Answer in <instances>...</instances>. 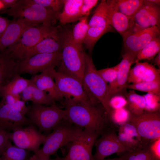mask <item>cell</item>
I'll use <instances>...</instances> for the list:
<instances>
[{"label": "cell", "instance_id": "1", "mask_svg": "<svg viewBox=\"0 0 160 160\" xmlns=\"http://www.w3.org/2000/svg\"><path fill=\"white\" fill-rule=\"evenodd\" d=\"M61 104L66 112L63 119L70 124L93 130L99 136L113 127L100 103L69 98H65Z\"/></svg>", "mask_w": 160, "mask_h": 160}, {"label": "cell", "instance_id": "2", "mask_svg": "<svg viewBox=\"0 0 160 160\" xmlns=\"http://www.w3.org/2000/svg\"><path fill=\"white\" fill-rule=\"evenodd\" d=\"M62 42L61 60L57 71L78 79L83 85L85 52L73 41L71 31L60 33Z\"/></svg>", "mask_w": 160, "mask_h": 160}, {"label": "cell", "instance_id": "3", "mask_svg": "<svg viewBox=\"0 0 160 160\" xmlns=\"http://www.w3.org/2000/svg\"><path fill=\"white\" fill-rule=\"evenodd\" d=\"M82 130V128L63 119L47 135L42 147L31 157L30 160L49 158L60 148L77 139Z\"/></svg>", "mask_w": 160, "mask_h": 160}, {"label": "cell", "instance_id": "4", "mask_svg": "<svg viewBox=\"0 0 160 160\" xmlns=\"http://www.w3.org/2000/svg\"><path fill=\"white\" fill-rule=\"evenodd\" d=\"M57 28L49 23L30 27L23 33L15 44L4 50L16 61H21L25 53L45 38L59 36Z\"/></svg>", "mask_w": 160, "mask_h": 160}, {"label": "cell", "instance_id": "5", "mask_svg": "<svg viewBox=\"0 0 160 160\" xmlns=\"http://www.w3.org/2000/svg\"><path fill=\"white\" fill-rule=\"evenodd\" d=\"M83 87L91 99L97 100L101 104L109 118L113 109L110 104L108 85L98 73L92 59L86 53Z\"/></svg>", "mask_w": 160, "mask_h": 160}, {"label": "cell", "instance_id": "6", "mask_svg": "<svg viewBox=\"0 0 160 160\" xmlns=\"http://www.w3.org/2000/svg\"><path fill=\"white\" fill-rule=\"evenodd\" d=\"M0 13L36 24L55 23L59 19L60 13L46 8L32 0H18L12 7L0 11Z\"/></svg>", "mask_w": 160, "mask_h": 160}, {"label": "cell", "instance_id": "7", "mask_svg": "<svg viewBox=\"0 0 160 160\" xmlns=\"http://www.w3.org/2000/svg\"><path fill=\"white\" fill-rule=\"evenodd\" d=\"M27 114L28 118L38 127L39 131L48 134L62 120L66 112L54 103L48 107L33 103L28 106Z\"/></svg>", "mask_w": 160, "mask_h": 160}, {"label": "cell", "instance_id": "8", "mask_svg": "<svg viewBox=\"0 0 160 160\" xmlns=\"http://www.w3.org/2000/svg\"><path fill=\"white\" fill-rule=\"evenodd\" d=\"M127 121L135 128L141 142L150 143L160 138V111L130 113Z\"/></svg>", "mask_w": 160, "mask_h": 160}, {"label": "cell", "instance_id": "9", "mask_svg": "<svg viewBox=\"0 0 160 160\" xmlns=\"http://www.w3.org/2000/svg\"><path fill=\"white\" fill-rule=\"evenodd\" d=\"M62 51L35 55L23 60L16 62V74H29L34 75L59 65L61 60Z\"/></svg>", "mask_w": 160, "mask_h": 160}, {"label": "cell", "instance_id": "10", "mask_svg": "<svg viewBox=\"0 0 160 160\" xmlns=\"http://www.w3.org/2000/svg\"><path fill=\"white\" fill-rule=\"evenodd\" d=\"M49 71L52 76L60 97L72 98L76 100H90L82 84L77 79L56 71L55 68Z\"/></svg>", "mask_w": 160, "mask_h": 160}, {"label": "cell", "instance_id": "11", "mask_svg": "<svg viewBox=\"0 0 160 160\" xmlns=\"http://www.w3.org/2000/svg\"><path fill=\"white\" fill-rule=\"evenodd\" d=\"M106 1H101L88 23L89 28L84 44L90 51L99 39L111 30L112 26L106 17Z\"/></svg>", "mask_w": 160, "mask_h": 160}, {"label": "cell", "instance_id": "12", "mask_svg": "<svg viewBox=\"0 0 160 160\" xmlns=\"http://www.w3.org/2000/svg\"><path fill=\"white\" fill-rule=\"evenodd\" d=\"M99 136L94 131L84 128L78 137L71 142L66 156L62 160H94L92 151Z\"/></svg>", "mask_w": 160, "mask_h": 160}, {"label": "cell", "instance_id": "13", "mask_svg": "<svg viewBox=\"0 0 160 160\" xmlns=\"http://www.w3.org/2000/svg\"><path fill=\"white\" fill-rule=\"evenodd\" d=\"M47 135L41 134L33 124L25 127L15 129L9 133V140L12 141L16 146L35 153L39 150L40 145L44 142Z\"/></svg>", "mask_w": 160, "mask_h": 160}, {"label": "cell", "instance_id": "14", "mask_svg": "<svg viewBox=\"0 0 160 160\" xmlns=\"http://www.w3.org/2000/svg\"><path fill=\"white\" fill-rule=\"evenodd\" d=\"M154 26L160 28V3L143 0L142 5L130 19L129 30L140 31Z\"/></svg>", "mask_w": 160, "mask_h": 160}, {"label": "cell", "instance_id": "15", "mask_svg": "<svg viewBox=\"0 0 160 160\" xmlns=\"http://www.w3.org/2000/svg\"><path fill=\"white\" fill-rule=\"evenodd\" d=\"M160 36V28L154 26L140 31L128 30L122 36L125 52L136 57L151 40Z\"/></svg>", "mask_w": 160, "mask_h": 160}, {"label": "cell", "instance_id": "16", "mask_svg": "<svg viewBox=\"0 0 160 160\" xmlns=\"http://www.w3.org/2000/svg\"><path fill=\"white\" fill-rule=\"evenodd\" d=\"M101 136L95 143L96 151L93 156L94 160H103L114 153L132 150L121 143L113 127L106 130Z\"/></svg>", "mask_w": 160, "mask_h": 160}, {"label": "cell", "instance_id": "17", "mask_svg": "<svg viewBox=\"0 0 160 160\" xmlns=\"http://www.w3.org/2000/svg\"><path fill=\"white\" fill-rule=\"evenodd\" d=\"M122 57L121 61L118 64V73L116 80L108 85L110 98L116 95H122L126 97L127 93L126 89L129 72L131 65L135 63L136 57L125 52Z\"/></svg>", "mask_w": 160, "mask_h": 160}, {"label": "cell", "instance_id": "18", "mask_svg": "<svg viewBox=\"0 0 160 160\" xmlns=\"http://www.w3.org/2000/svg\"><path fill=\"white\" fill-rule=\"evenodd\" d=\"M30 124L34 125L24 115L8 105L3 104L0 107V128L9 132L15 129Z\"/></svg>", "mask_w": 160, "mask_h": 160}, {"label": "cell", "instance_id": "19", "mask_svg": "<svg viewBox=\"0 0 160 160\" xmlns=\"http://www.w3.org/2000/svg\"><path fill=\"white\" fill-rule=\"evenodd\" d=\"M36 25L38 24L29 23L22 19L17 18L10 21L0 36V52L15 44L26 29Z\"/></svg>", "mask_w": 160, "mask_h": 160}, {"label": "cell", "instance_id": "20", "mask_svg": "<svg viewBox=\"0 0 160 160\" xmlns=\"http://www.w3.org/2000/svg\"><path fill=\"white\" fill-rule=\"evenodd\" d=\"M130 68L128 83H139L160 80V69L148 62H136Z\"/></svg>", "mask_w": 160, "mask_h": 160}, {"label": "cell", "instance_id": "21", "mask_svg": "<svg viewBox=\"0 0 160 160\" xmlns=\"http://www.w3.org/2000/svg\"><path fill=\"white\" fill-rule=\"evenodd\" d=\"M62 49V42L60 33L58 36L48 37L42 39L25 53L22 60L37 54L60 52Z\"/></svg>", "mask_w": 160, "mask_h": 160}, {"label": "cell", "instance_id": "22", "mask_svg": "<svg viewBox=\"0 0 160 160\" xmlns=\"http://www.w3.org/2000/svg\"><path fill=\"white\" fill-rule=\"evenodd\" d=\"M106 17L110 25L122 36L129 28L130 19L118 11L111 0H107Z\"/></svg>", "mask_w": 160, "mask_h": 160}, {"label": "cell", "instance_id": "23", "mask_svg": "<svg viewBox=\"0 0 160 160\" xmlns=\"http://www.w3.org/2000/svg\"><path fill=\"white\" fill-rule=\"evenodd\" d=\"M49 69L39 74L33 75L30 80L37 88L48 92L54 101L61 100L62 98L58 93L53 78Z\"/></svg>", "mask_w": 160, "mask_h": 160}, {"label": "cell", "instance_id": "24", "mask_svg": "<svg viewBox=\"0 0 160 160\" xmlns=\"http://www.w3.org/2000/svg\"><path fill=\"white\" fill-rule=\"evenodd\" d=\"M83 0H63V9L58 19L62 24L75 22L82 17L81 8Z\"/></svg>", "mask_w": 160, "mask_h": 160}, {"label": "cell", "instance_id": "25", "mask_svg": "<svg viewBox=\"0 0 160 160\" xmlns=\"http://www.w3.org/2000/svg\"><path fill=\"white\" fill-rule=\"evenodd\" d=\"M16 63L4 50L0 52V84H6L16 74Z\"/></svg>", "mask_w": 160, "mask_h": 160}, {"label": "cell", "instance_id": "26", "mask_svg": "<svg viewBox=\"0 0 160 160\" xmlns=\"http://www.w3.org/2000/svg\"><path fill=\"white\" fill-rule=\"evenodd\" d=\"M150 144L141 141L140 144L132 150L117 154L121 160H150L155 159L150 151Z\"/></svg>", "mask_w": 160, "mask_h": 160}, {"label": "cell", "instance_id": "27", "mask_svg": "<svg viewBox=\"0 0 160 160\" xmlns=\"http://www.w3.org/2000/svg\"><path fill=\"white\" fill-rule=\"evenodd\" d=\"M114 7L129 19L132 18L140 7L143 0H111Z\"/></svg>", "mask_w": 160, "mask_h": 160}, {"label": "cell", "instance_id": "28", "mask_svg": "<svg viewBox=\"0 0 160 160\" xmlns=\"http://www.w3.org/2000/svg\"><path fill=\"white\" fill-rule=\"evenodd\" d=\"M30 80L16 74L11 80L4 85L2 91L10 94L15 97L20 99V94L29 84Z\"/></svg>", "mask_w": 160, "mask_h": 160}, {"label": "cell", "instance_id": "29", "mask_svg": "<svg viewBox=\"0 0 160 160\" xmlns=\"http://www.w3.org/2000/svg\"><path fill=\"white\" fill-rule=\"evenodd\" d=\"M0 160H30L29 151L12 145L9 140L0 154Z\"/></svg>", "mask_w": 160, "mask_h": 160}, {"label": "cell", "instance_id": "30", "mask_svg": "<svg viewBox=\"0 0 160 160\" xmlns=\"http://www.w3.org/2000/svg\"><path fill=\"white\" fill-rule=\"evenodd\" d=\"M126 97L127 103L125 108L131 114H138L145 110L146 103L143 95H138L131 90L127 92Z\"/></svg>", "mask_w": 160, "mask_h": 160}, {"label": "cell", "instance_id": "31", "mask_svg": "<svg viewBox=\"0 0 160 160\" xmlns=\"http://www.w3.org/2000/svg\"><path fill=\"white\" fill-rule=\"evenodd\" d=\"M160 52V36L151 40L138 53L135 63L142 60H152Z\"/></svg>", "mask_w": 160, "mask_h": 160}, {"label": "cell", "instance_id": "32", "mask_svg": "<svg viewBox=\"0 0 160 160\" xmlns=\"http://www.w3.org/2000/svg\"><path fill=\"white\" fill-rule=\"evenodd\" d=\"M88 16H84L79 20V22L71 31L72 38L73 41L79 47L82 45L89 28L87 22Z\"/></svg>", "mask_w": 160, "mask_h": 160}, {"label": "cell", "instance_id": "33", "mask_svg": "<svg viewBox=\"0 0 160 160\" xmlns=\"http://www.w3.org/2000/svg\"><path fill=\"white\" fill-rule=\"evenodd\" d=\"M1 95L3 97L1 101L2 105H8L15 111L23 115L27 114L28 111V107L26 105L24 101L2 91Z\"/></svg>", "mask_w": 160, "mask_h": 160}, {"label": "cell", "instance_id": "34", "mask_svg": "<svg viewBox=\"0 0 160 160\" xmlns=\"http://www.w3.org/2000/svg\"><path fill=\"white\" fill-rule=\"evenodd\" d=\"M127 89L160 95V80L128 84Z\"/></svg>", "mask_w": 160, "mask_h": 160}, {"label": "cell", "instance_id": "35", "mask_svg": "<svg viewBox=\"0 0 160 160\" xmlns=\"http://www.w3.org/2000/svg\"><path fill=\"white\" fill-rule=\"evenodd\" d=\"M34 85L31 100L33 103L41 105H51L55 102V101L46 92L39 89Z\"/></svg>", "mask_w": 160, "mask_h": 160}, {"label": "cell", "instance_id": "36", "mask_svg": "<svg viewBox=\"0 0 160 160\" xmlns=\"http://www.w3.org/2000/svg\"><path fill=\"white\" fill-rule=\"evenodd\" d=\"M130 113L125 108L117 109H113L109 118L112 123L121 124L127 121Z\"/></svg>", "mask_w": 160, "mask_h": 160}, {"label": "cell", "instance_id": "37", "mask_svg": "<svg viewBox=\"0 0 160 160\" xmlns=\"http://www.w3.org/2000/svg\"><path fill=\"white\" fill-rule=\"evenodd\" d=\"M143 96L146 103L145 111L152 112L160 111V95L147 93Z\"/></svg>", "mask_w": 160, "mask_h": 160}, {"label": "cell", "instance_id": "38", "mask_svg": "<svg viewBox=\"0 0 160 160\" xmlns=\"http://www.w3.org/2000/svg\"><path fill=\"white\" fill-rule=\"evenodd\" d=\"M37 4L47 9L60 13L63 6V0H32Z\"/></svg>", "mask_w": 160, "mask_h": 160}, {"label": "cell", "instance_id": "39", "mask_svg": "<svg viewBox=\"0 0 160 160\" xmlns=\"http://www.w3.org/2000/svg\"><path fill=\"white\" fill-rule=\"evenodd\" d=\"M118 64L114 67L99 70L97 72L104 80L107 83L110 84L116 79L118 73Z\"/></svg>", "mask_w": 160, "mask_h": 160}, {"label": "cell", "instance_id": "40", "mask_svg": "<svg viewBox=\"0 0 160 160\" xmlns=\"http://www.w3.org/2000/svg\"><path fill=\"white\" fill-rule=\"evenodd\" d=\"M118 136L121 143L124 145L132 150L136 148L141 142V141L130 137L122 132L119 131Z\"/></svg>", "mask_w": 160, "mask_h": 160}, {"label": "cell", "instance_id": "41", "mask_svg": "<svg viewBox=\"0 0 160 160\" xmlns=\"http://www.w3.org/2000/svg\"><path fill=\"white\" fill-rule=\"evenodd\" d=\"M127 103L126 97L122 95H116L111 97L110 104L113 109H117L125 107Z\"/></svg>", "mask_w": 160, "mask_h": 160}, {"label": "cell", "instance_id": "42", "mask_svg": "<svg viewBox=\"0 0 160 160\" xmlns=\"http://www.w3.org/2000/svg\"><path fill=\"white\" fill-rule=\"evenodd\" d=\"M119 131L124 132L129 136L141 141L140 137L135 128L127 121L121 126Z\"/></svg>", "mask_w": 160, "mask_h": 160}, {"label": "cell", "instance_id": "43", "mask_svg": "<svg viewBox=\"0 0 160 160\" xmlns=\"http://www.w3.org/2000/svg\"><path fill=\"white\" fill-rule=\"evenodd\" d=\"M98 1L97 0H83L81 8L82 16H88L91 10L96 5Z\"/></svg>", "mask_w": 160, "mask_h": 160}, {"label": "cell", "instance_id": "44", "mask_svg": "<svg viewBox=\"0 0 160 160\" xmlns=\"http://www.w3.org/2000/svg\"><path fill=\"white\" fill-rule=\"evenodd\" d=\"M149 149L154 158L160 160V138L151 143Z\"/></svg>", "mask_w": 160, "mask_h": 160}, {"label": "cell", "instance_id": "45", "mask_svg": "<svg viewBox=\"0 0 160 160\" xmlns=\"http://www.w3.org/2000/svg\"><path fill=\"white\" fill-rule=\"evenodd\" d=\"M34 86V84L31 82L30 80V82L29 84L21 93V97L23 101L25 102L31 100L32 94Z\"/></svg>", "mask_w": 160, "mask_h": 160}, {"label": "cell", "instance_id": "46", "mask_svg": "<svg viewBox=\"0 0 160 160\" xmlns=\"http://www.w3.org/2000/svg\"><path fill=\"white\" fill-rule=\"evenodd\" d=\"M9 133L0 128V155L5 145L9 140Z\"/></svg>", "mask_w": 160, "mask_h": 160}, {"label": "cell", "instance_id": "47", "mask_svg": "<svg viewBox=\"0 0 160 160\" xmlns=\"http://www.w3.org/2000/svg\"><path fill=\"white\" fill-rule=\"evenodd\" d=\"M10 22L6 18L0 15V36L4 31Z\"/></svg>", "mask_w": 160, "mask_h": 160}, {"label": "cell", "instance_id": "48", "mask_svg": "<svg viewBox=\"0 0 160 160\" xmlns=\"http://www.w3.org/2000/svg\"><path fill=\"white\" fill-rule=\"evenodd\" d=\"M17 1V0H2L5 6L6 9L12 7Z\"/></svg>", "mask_w": 160, "mask_h": 160}, {"label": "cell", "instance_id": "49", "mask_svg": "<svg viewBox=\"0 0 160 160\" xmlns=\"http://www.w3.org/2000/svg\"><path fill=\"white\" fill-rule=\"evenodd\" d=\"M152 62L155 65H156L159 68H160V52H159L155 57L152 60Z\"/></svg>", "mask_w": 160, "mask_h": 160}, {"label": "cell", "instance_id": "50", "mask_svg": "<svg viewBox=\"0 0 160 160\" xmlns=\"http://www.w3.org/2000/svg\"><path fill=\"white\" fill-rule=\"evenodd\" d=\"M6 10L4 4L2 0H0V12Z\"/></svg>", "mask_w": 160, "mask_h": 160}, {"label": "cell", "instance_id": "51", "mask_svg": "<svg viewBox=\"0 0 160 160\" xmlns=\"http://www.w3.org/2000/svg\"><path fill=\"white\" fill-rule=\"evenodd\" d=\"M37 160H62V157L57 156L56 158L54 159H50L49 158L46 159H39Z\"/></svg>", "mask_w": 160, "mask_h": 160}, {"label": "cell", "instance_id": "52", "mask_svg": "<svg viewBox=\"0 0 160 160\" xmlns=\"http://www.w3.org/2000/svg\"><path fill=\"white\" fill-rule=\"evenodd\" d=\"M103 160H121L119 157L117 158H115L113 159H105Z\"/></svg>", "mask_w": 160, "mask_h": 160}, {"label": "cell", "instance_id": "53", "mask_svg": "<svg viewBox=\"0 0 160 160\" xmlns=\"http://www.w3.org/2000/svg\"><path fill=\"white\" fill-rule=\"evenodd\" d=\"M4 85L0 84V95H1L2 89ZM2 105L1 102L0 101V107Z\"/></svg>", "mask_w": 160, "mask_h": 160}, {"label": "cell", "instance_id": "54", "mask_svg": "<svg viewBox=\"0 0 160 160\" xmlns=\"http://www.w3.org/2000/svg\"><path fill=\"white\" fill-rule=\"evenodd\" d=\"M150 160H156L154 159H151Z\"/></svg>", "mask_w": 160, "mask_h": 160}]
</instances>
